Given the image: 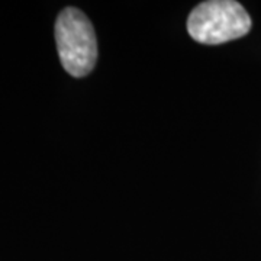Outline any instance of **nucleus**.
I'll list each match as a JSON object with an SVG mask.
<instances>
[{"label": "nucleus", "instance_id": "f257e3e1", "mask_svg": "<svg viewBox=\"0 0 261 261\" xmlns=\"http://www.w3.org/2000/svg\"><path fill=\"white\" fill-rule=\"evenodd\" d=\"M251 29V18L238 2L209 0L197 5L187 19L190 37L200 44L218 45L244 37Z\"/></svg>", "mask_w": 261, "mask_h": 261}, {"label": "nucleus", "instance_id": "f03ea898", "mask_svg": "<svg viewBox=\"0 0 261 261\" xmlns=\"http://www.w3.org/2000/svg\"><path fill=\"white\" fill-rule=\"evenodd\" d=\"M56 42L64 70L73 77H84L94 68L97 41L93 25L82 10L67 8L57 18Z\"/></svg>", "mask_w": 261, "mask_h": 261}]
</instances>
